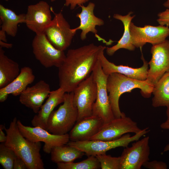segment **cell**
<instances>
[{
  "label": "cell",
  "instance_id": "6da1fadb",
  "mask_svg": "<svg viewBox=\"0 0 169 169\" xmlns=\"http://www.w3.org/2000/svg\"><path fill=\"white\" fill-rule=\"evenodd\" d=\"M106 47L93 43L69 49L58 68L59 87L65 93L73 91L92 72L99 55Z\"/></svg>",
  "mask_w": 169,
  "mask_h": 169
},
{
  "label": "cell",
  "instance_id": "7a4b0ae2",
  "mask_svg": "<svg viewBox=\"0 0 169 169\" xmlns=\"http://www.w3.org/2000/svg\"><path fill=\"white\" fill-rule=\"evenodd\" d=\"M17 118H14L8 128H4L7 140L5 144L25 163L28 169H44L40 154V142H33L24 137L19 131Z\"/></svg>",
  "mask_w": 169,
  "mask_h": 169
},
{
  "label": "cell",
  "instance_id": "3957f363",
  "mask_svg": "<svg viewBox=\"0 0 169 169\" xmlns=\"http://www.w3.org/2000/svg\"><path fill=\"white\" fill-rule=\"evenodd\" d=\"M154 86L146 79L140 80L128 77L120 74L114 73L110 74L107 81V91L111 109L115 118L124 116L120 110L119 100L120 96L126 92H131L133 89L141 90V95L144 98L151 97Z\"/></svg>",
  "mask_w": 169,
  "mask_h": 169
},
{
  "label": "cell",
  "instance_id": "277c9868",
  "mask_svg": "<svg viewBox=\"0 0 169 169\" xmlns=\"http://www.w3.org/2000/svg\"><path fill=\"white\" fill-rule=\"evenodd\" d=\"M73 91L65 93L63 104L50 115L46 128L50 133L58 135L68 133L77 122L78 111L73 103Z\"/></svg>",
  "mask_w": 169,
  "mask_h": 169
},
{
  "label": "cell",
  "instance_id": "5b68a950",
  "mask_svg": "<svg viewBox=\"0 0 169 169\" xmlns=\"http://www.w3.org/2000/svg\"><path fill=\"white\" fill-rule=\"evenodd\" d=\"M146 127L131 136L129 134L124 135L120 138L112 141L89 140L83 141H69L67 144L74 147L85 153L88 156L106 154L108 151L118 147H125L132 142L137 141L149 131Z\"/></svg>",
  "mask_w": 169,
  "mask_h": 169
},
{
  "label": "cell",
  "instance_id": "8992f818",
  "mask_svg": "<svg viewBox=\"0 0 169 169\" xmlns=\"http://www.w3.org/2000/svg\"><path fill=\"white\" fill-rule=\"evenodd\" d=\"M97 86L96 100L92 106V115L100 118L104 124L115 118L113 113L107 88L109 75L103 72L99 58L92 72Z\"/></svg>",
  "mask_w": 169,
  "mask_h": 169
},
{
  "label": "cell",
  "instance_id": "52a82bcc",
  "mask_svg": "<svg viewBox=\"0 0 169 169\" xmlns=\"http://www.w3.org/2000/svg\"><path fill=\"white\" fill-rule=\"evenodd\" d=\"M73 92V103L78 111L77 121L92 116V106L97 94V86L92 73L80 83Z\"/></svg>",
  "mask_w": 169,
  "mask_h": 169
},
{
  "label": "cell",
  "instance_id": "ba28073f",
  "mask_svg": "<svg viewBox=\"0 0 169 169\" xmlns=\"http://www.w3.org/2000/svg\"><path fill=\"white\" fill-rule=\"evenodd\" d=\"M52 11L54 17L44 33L56 49L64 51L70 45L76 32L71 28L61 12L55 13Z\"/></svg>",
  "mask_w": 169,
  "mask_h": 169
},
{
  "label": "cell",
  "instance_id": "9c48e42d",
  "mask_svg": "<svg viewBox=\"0 0 169 169\" xmlns=\"http://www.w3.org/2000/svg\"><path fill=\"white\" fill-rule=\"evenodd\" d=\"M32 47L35 58L46 68H58L65 57L64 51L56 49L44 33L36 34L33 40Z\"/></svg>",
  "mask_w": 169,
  "mask_h": 169
},
{
  "label": "cell",
  "instance_id": "30bf717a",
  "mask_svg": "<svg viewBox=\"0 0 169 169\" xmlns=\"http://www.w3.org/2000/svg\"><path fill=\"white\" fill-rule=\"evenodd\" d=\"M17 124L19 131L24 137L33 142H44L43 150L47 154L50 153L54 147L66 144L70 141L68 133L54 134L39 126H25L19 120H17Z\"/></svg>",
  "mask_w": 169,
  "mask_h": 169
},
{
  "label": "cell",
  "instance_id": "8fae6325",
  "mask_svg": "<svg viewBox=\"0 0 169 169\" xmlns=\"http://www.w3.org/2000/svg\"><path fill=\"white\" fill-rule=\"evenodd\" d=\"M151 58L149 62L150 68L146 80L154 85L166 73L169 71V40L152 45Z\"/></svg>",
  "mask_w": 169,
  "mask_h": 169
},
{
  "label": "cell",
  "instance_id": "7c38bea8",
  "mask_svg": "<svg viewBox=\"0 0 169 169\" xmlns=\"http://www.w3.org/2000/svg\"><path fill=\"white\" fill-rule=\"evenodd\" d=\"M149 137L147 136L125 147L120 156V169H140L149 160Z\"/></svg>",
  "mask_w": 169,
  "mask_h": 169
},
{
  "label": "cell",
  "instance_id": "4fadbf2b",
  "mask_svg": "<svg viewBox=\"0 0 169 169\" xmlns=\"http://www.w3.org/2000/svg\"><path fill=\"white\" fill-rule=\"evenodd\" d=\"M130 30L132 44L137 48H142L147 43L152 45L161 43L169 36V27L160 25L141 27L131 22Z\"/></svg>",
  "mask_w": 169,
  "mask_h": 169
},
{
  "label": "cell",
  "instance_id": "5bb4252c",
  "mask_svg": "<svg viewBox=\"0 0 169 169\" xmlns=\"http://www.w3.org/2000/svg\"><path fill=\"white\" fill-rule=\"evenodd\" d=\"M141 130L136 122L125 115L115 118L104 124L99 131L90 140L112 141L118 139L126 133L136 134Z\"/></svg>",
  "mask_w": 169,
  "mask_h": 169
},
{
  "label": "cell",
  "instance_id": "9a60e30c",
  "mask_svg": "<svg viewBox=\"0 0 169 169\" xmlns=\"http://www.w3.org/2000/svg\"><path fill=\"white\" fill-rule=\"evenodd\" d=\"M51 10L49 5L44 1L29 5L25 14V23L28 28L36 34L44 33L53 19Z\"/></svg>",
  "mask_w": 169,
  "mask_h": 169
},
{
  "label": "cell",
  "instance_id": "2e32d148",
  "mask_svg": "<svg viewBox=\"0 0 169 169\" xmlns=\"http://www.w3.org/2000/svg\"><path fill=\"white\" fill-rule=\"evenodd\" d=\"M50 92L49 85L41 80L32 86L27 87L19 95V101L37 114Z\"/></svg>",
  "mask_w": 169,
  "mask_h": 169
},
{
  "label": "cell",
  "instance_id": "e0dca14e",
  "mask_svg": "<svg viewBox=\"0 0 169 169\" xmlns=\"http://www.w3.org/2000/svg\"><path fill=\"white\" fill-rule=\"evenodd\" d=\"M104 50L100 52L99 59L102 70L105 74L109 75L111 73H116L136 80H145L146 79L149 64L143 55L141 57L143 63V65L140 67L135 68L128 65H116L110 62L105 56Z\"/></svg>",
  "mask_w": 169,
  "mask_h": 169
},
{
  "label": "cell",
  "instance_id": "ac0fdd59",
  "mask_svg": "<svg viewBox=\"0 0 169 169\" xmlns=\"http://www.w3.org/2000/svg\"><path fill=\"white\" fill-rule=\"evenodd\" d=\"M104 124L100 118L94 115L77 121L69 134L70 140L78 141L90 140L99 131Z\"/></svg>",
  "mask_w": 169,
  "mask_h": 169
},
{
  "label": "cell",
  "instance_id": "d6986e66",
  "mask_svg": "<svg viewBox=\"0 0 169 169\" xmlns=\"http://www.w3.org/2000/svg\"><path fill=\"white\" fill-rule=\"evenodd\" d=\"M95 6V4L92 2H90L86 6L82 5L80 6L81 12L76 15V17L80 19V24L78 27L73 29L75 32L78 30H81L80 38L82 40L85 39L87 34L90 32L95 34V36L98 39H101L97 34V30L95 27L96 26L103 25L104 22L102 19L94 15V11Z\"/></svg>",
  "mask_w": 169,
  "mask_h": 169
},
{
  "label": "cell",
  "instance_id": "ffe728a7",
  "mask_svg": "<svg viewBox=\"0 0 169 169\" xmlns=\"http://www.w3.org/2000/svg\"><path fill=\"white\" fill-rule=\"evenodd\" d=\"M65 93L60 87L51 91L46 101L32 119V125L33 126H39L46 130L49 117L56 107L63 102Z\"/></svg>",
  "mask_w": 169,
  "mask_h": 169
},
{
  "label": "cell",
  "instance_id": "44dd1931",
  "mask_svg": "<svg viewBox=\"0 0 169 169\" xmlns=\"http://www.w3.org/2000/svg\"><path fill=\"white\" fill-rule=\"evenodd\" d=\"M35 76L32 69L24 66L21 68L18 76L5 87L0 89V102H3L7 99L8 95L14 96L20 95L29 84L34 81Z\"/></svg>",
  "mask_w": 169,
  "mask_h": 169
},
{
  "label": "cell",
  "instance_id": "7402d4cb",
  "mask_svg": "<svg viewBox=\"0 0 169 169\" xmlns=\"http://www.w3.org/2000/svg\"><path fill=\"white\" fill-rule=\"evenodd\" d=\"M132 13L131 11L125 15L119 14H114L113 17L114 18L120 21L123 23L124 31L123 35L116 44L111 47H106V52L108 55H113L117 51L121 49L130 51L135 49L136 47L132 44L130 30V23L135 17V15L131 16Z\"/></svg>",
  "mask_w": 169,
  "mask_h": 169
},
{
  "label": "cell",
  "instance_id": "603a6c76",
  "mask_svg": "<svg viewBox=\"0 0 169 169\" xmlns=\"http://www.w3.org/2000/svg\"><path fill=\"white\" fill-rule=\"evenodd\" d=\"M0 47V89L4 88L15 79L19 75V64L5 54Z\"/></svg>",
  "mask_w": 169,
  "mask_h": 169
},
{
  "label": "cell",
  "instance_id": "cb8c5ba5",
  "mask_svg": "<svg viewBox=\"0 0 169 169\" xmlns=\"http://www.w3.org/2000/svg\"><path fill=\"white\" fill-rule=\"evenodd\" d=\"M0 18L2 23L1 30L12 37L17 34L18 26L20 23H25V14H17L11 9L0 4Z\"/></svg>",
  "mask_w": 169,
  "mask_h": 169
},
{
  "label": "cell",
  "instance_id": "d4e9b609",
  "mask_svg": "<svg viewBox=\"0 0 169 169\" xmlns=\"http://www.w3.org/2000/svg\"><path fill=\"white\" fill-rule=\"evenodd\" d=\"M152 94L153 107L169 106V71L164 74L154 85Z\"/></svg>",
  "mask_w": 169,
  "mask_h": 169
},
{
  "label": "cell",
  "instance_id": "484cf974",
  "mask_svg": "<svg viewBox=\"0 0 169 169\" xmlns=\"http://www.w3.org/2000/svg\"><path fill=\"white\" fill-rule=\"evenodd\" d=\"M50 153L51 161L56 163L73 162L85 154L81 151L67 144L54 147Z\"/></svg>",
  "mask_w": 169,
  "mask_h": 169
},
{
  "label": "cell",
  "instance_id": "4316f807",
  "mask_svg": "<svg viewBox=\"0 0 169 169\" xmlns=\"http://www.w3.org/2000/svg\"><path fill=\"white\" fill-rule=\"evenodd\" d=\"M59 169H98L101 168L100 163L95 156H90L80 162L57 163Z\"/></svg>",
  "mask_w": 169,
  "mask_h": 169
},
{
  "label": "cell",
  "instance_id": "83f0119b",
  "mask_svg": "<svg viewBox=\"0 0 169 169\" xmlns=\"http://www.w3.org/2000/svg\"><path fill=\"white\" fill-rule=\"evenodd\" d=\"M16 155L14 151L4 143L0 145V163L4 169H13Z\"/></svg>",
  "mask_w": 169,
  "mask_h": 169
},
{
  "label": "cell",
  "instance_id": "f1b7e54d",
  "mask_svg": "<svg viewBox=\"0 0 169 169\" xmlns=\"http://www.w3.org/2000/svg\"><path fill=\"white\" fill-rule=\"evenodd\" d=\"M102 169H120V156L113 157L106 154L95 156Z\"/></svg>",
  "mask_w": 169,
  "mask_h": 169
},
{
  "label": "cell",
  "instance_id": "f546056e",
  "mask_svg": "<svg viewBox=\"0 0 169 169\" xmlns=\"http://www.w3.org/2000/svg\"><path fill=\"white\" fill-rule=\"evenodd\" d=\"M145 168L149 169H166V164L162 161L153 160L147 161L143 165Z\"/></svg>",
  "mask_w": 169,
  "mask_h": 169
},
{
  "label": "cell",
  "instance_id": "4dcf8cb0",
  "mask_svg": "<svg viewBox=\"0 0 169 169\" xmlns=\"http://www.w3.org/2000/svg\"><path fill=\"white\" fill-rule=\"evenodd\" d=\"M157 16V21L160 25L169 27V8L159 13Z\"/></svg>",
  "mask_w": 169,
  "mask_h": 169
},
{
  "label": "cell",
  "instance_id": "1f68e13d",
  "mask_svg": "<svg viewBox=\"0 0 169 169\" xmlns=\"http://www.w3.org/2000/svg\"><path fill=\"white\" fill-rule=\"evenodd\" d=\"M65 6L68 7L70 6L71 10L74 9L77 5L80 6L88 1L89 0H64Z\"/></svg>",
  "mask_w": 169,
  "mask_h": 169
},
{
  "label": "cell",
  "instance_id": "d6a6232c",
  "mask_svg": "<svg viewBox=\"0 0 169 169\" xmlns=\"http://www.w3.org/2000/svg\"><path fill=\"white\" fill-rule=\"evenodd\" d=\"M13 169H26L28 168L24 161L16 155L13 163Z\"/></svg>",
  "mask_w": 169,
  "mask_h": 169
},
{
  "label": "cell",
  "instance_id": "836d02e7",
  "mask_svg": "<svg viewBox=\"0 0 169 169\" xmlns=\"http://www.w3.org/2000/svg\"><path fill=\"white\" fill-rule=\"evenodd\" d=\"M166 116V120L161 124L160 126L163 129L169 130V106L167 107Z\"/></svg>",
  "mask_w": 169,
  "mask_h": 169
},
{
  "label": "cell",
  "instance_id": "e575fe53",
  "mask_svg": "<svg viewBox=\"0 0 169 169\" xmlns=\"http://www.w3.org/2000/svg\"><path fill=\"white\" fill-rule=\"evenodd\" d=\"M5 125H0V142L1 143L5 142L7 140V136L6 135L3 131V130L4 129Z\"/></svg>",
  "mask_w": 169,
  "mask_h": 169
},
{
  "label": "cell",
  "instance_id": "d590c367",
  "mask_svg": "<svg viewBox=\"0 0 169 169\" xmlns=\"http://www.w3.org/2000/svg\"><path fill=\"white\" fill-rule=\"evenodd\" d=\"M13 45L12 44L8 43L6 42L0 40V47L2 48L10 49L12 47Z\"/></svg>",
  "mask_w": 169,
  "mask_h": 169
},
{
  "label": "cell",
  "instance_id": "8d00e7d4",
  "mask_svg": "<svg viewBox=\"0 0 169 169\" xmlns=\"http://www.w3.org/2000/svg\"><path fill=\"white\" fill-rule=\"evenodd\" d=\"M6 32L2 30H0V40L7 42Z\"/></svg>",
  "mask_w": 169,
  "mask_h": 169
},
{
  "label": "cell",
  "instance_id": "74e56055",
  "mask_svg": "<svg viewBox=\"0 0 169 169\" xmlns=\"http://www.w3.org/2000/svg\"><path fill=\"white\" fill-rule=\"evenodd\" d=\"M164 7L167 8H169V0H166L163 4Z\"/></svg>",
  "mask_w": 169,
  "mask_h": 169
},
{
  "label": "cell",
  "instance_id": "f35d334b",
  "mask_svg": "<svg viewBox=\"0 0 169 169\" xmlns=\"http://www.w3.org/2000/svg\"><path fill=\"white\" fill-rule=\"evenodd\" d=\"M169 151V143L167 144L164 147L163 152Z\"/></svg>",
  "mask_w": 169,
  "mask_h": 169
},
{
  "label": "cell",
  "instance_id": "ab89813d",
  "mask_svg": "<svg viewBox=\"0 0 169 169\" xmlns=\"http://www.w3.org/2000/svg\"><path fill=\"white\" fill-rule=\"evenodd\" d=\"M51 2H53L55 1L56 0H50Z\"/></svg>",
  "mask_w": 169,
  "mask_h": 169
},
{
  "label": "cell",
  "instance_id": "60d3db41",
  "mask_svg": "<svg viewBox=\"0 0 169 169\" xmlns=\"http://www.w3.org/2000/svg\"><path fill=\"white\" fill-rule=\"evenodd\" d=\"M5 0L6 1H8V0Z\"/></svg>",
  "mask_w": 169,
  "mask_h": 169
}]
</instances>
